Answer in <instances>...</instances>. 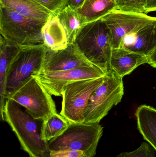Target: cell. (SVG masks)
Returning <instances> with one entry per match:
<instances>
[{"instance_id": "obj_1", "label": "cell", "mask_w": 156, "mask_h": 157, "mask_svg": "<svg viewBox=\"0 0 156 157\" xmlns=\"http://www.w3.org/2000/svg\"><path fill=\"white\" fill-rule=\"evenodd\" d=\"M1 120L6 122L29 157H50L48 142L41 137L37 120L13 100H5Z\"/></svg>"}, {"instance_id": "obj_20", "label": "cell", "mask_w": 156, "mask_h": 157, "mask_svg": "<svg viewBox=\"0 0 156 157\" xmlns=\"http://www.w3.org/2000/svg\"><path fill=\"white\" fill-rule=\"evenodd\" d=\"M57 16L66 29L69 44H73L78 32L82 26L76 11L67 6Z\"/></svg>"}, {"instance_id": "obj_7", "label": "cell", "mask_w": 156, "mask_h": 157, "mask_svg": "<svg viewBox=\"0 0 156 157\" xmlns=\"http://www.w3.org/2000/svg\"><path fill=\"white\" fill-rule=\"evenodd\" d=\"M7 99L24 107L38 121L43 122L57 113L52 96L33 76Z\"/></svg>"}, {"instance_id": "obj_27", "label": "cell", "mask_w": 156, "mask_h": 157, "mask_svg": "<svg viewBox=\"0 0 156 157\" xmlns=\"http://www.w3.org/2000/svg\"><path fill=\"white\" fill-rule=\"evenodd\" d=\"M152 67L156 69V48L154 52L148 57V63Z\"/></svg>"}, {"instance_id": "obj_16", "label": "cell", "mask_w": 156, "mask_h": 157, "mask_svg": "<svg viewBox=\"0 0 156 157\" xmlns=\"http://www.w3.org/2000/svg\"><path fill=\"white\" fill-rule=\"evenodd\" d=\"M0 6L22 15L47 22L51 13L33 0H0Z\"/></svg>"}, {"instance_id": "obj_6", "label": "cell", "mask_w": 156, "mask_h": 157, "mask_svg": "<svg viewBox=\"0 0 156 157\" xmlns=\"http://www.w3.org/2000/svg\"><path fill=\"white\" fill-rule=\"evenodd\" d=\"M103 133L99 123H70L62 134L48 142L49 147L50 151L76 150L94 157Z\"/></svg>"}, {"instance_id": "obj_25", "label": "cell", "mask_w": 156, "mask_h": 157, "mask_svg": "<svg viewBox=\"0 0 156 157\" xmlns=\"http://www.w3.org/2000/svg\"><path fill=\"white\" fill-rule=\"evenodd\" d=\"M85 0H68V4L71 9L76 10L80 8L84 3Z\"/></svg>"}, {"instance_id": "obj_15", "label": "cell", "mask_w": 156, "mask_h": 157, "mask_svg": "<svg viewBox=\"0 0 156 157\" xmlns=\"http://www.w3.org/2000/svg\"><path fill=\"white\" fill-rule=\"evenodd\" d=\"M115 10L114 0H85L83 5L75 11L83 25L101 19Z\"/></svg>"}, {"instance_id": "obj_3", "label": "cell", "mask_w": 156, "mask_h": 157, "mask_svg": "<svg viewBox=\"0 0 156 157\" xmlns=\"http://www.w3.org/2000/svg\"><path fill=\"white\" fill-rule=\"evenodd\" d=\"M46 22L0 6L1 36L18 47L44 44L42 29Z\"/></svg>"}, {"instance_id": "obj_13", "label": "cell", "mask_w": 156, "mask_h": 157, "mask_svg": "<svg viewBox=\"0 0 156 157\" xmlns=\"http://www.w3.org/2000/svg\"><path fill=\"white\" fill-rule=\"evenodd\" d=\"M148 63V58L123 48L113 49L110 61L111 70L123 78L140 65Z\"/></svg>"}, {"instance_id": "obj_17", "label": "cell", "mask_w": 156, "mask_h": 157, "mask_svg": "<svg viewBox=\"0 0 156 157\" xmlns=\"http://www.w3.org/2000/svg\"><path fill=\"white\" fill-rule=\"evenodd\" d=\"M135 115L139 132L156 151V109L148 105H141Z\"/></svg>"}, {"instance_id": "obj_8", "label": "cell", "mask_w": 156, "mask_h": 157, "mask_svg": "<svg viewBox=\"0 0 156 157\" xmlns=\"http://www.w3.org/2000/svg\"><path fill=\"white\" fill-rule=\"evenodd\" d=\"M105 77L80 80L66 86L62 91L60 114L70 123H84V110L90 96Z\"/></svg>"}, {"instance_id": "obj_5", "label": "cell", "mask_w": 156, "mask_h": 157, "mask_svg": "<svg viewBox=\"0 0 156 157\" xmlns=\"http://www.w3.org/2000/svg\"><path fill=\"white\" fill-rule=\"evenodd\" d=\"M122 78L113 70L90 96L84 110V123H100L110 110L120 103L124 94Z\"/></svg>"}, {"instance_id": "obj_14", "label": "cell", "mask_w": 156, "mask_h": 157, "mask_svg": "<svg viewBox=\"0 0 156 157\" xmlns=\"http://www.w3.org/2000/svg\"><path fill=\"white\" fill-rule=\"evenodd\" d=\"M44 44L50 50H62L68 45L66 29L57 15L52 14L42 29Z\"/></svg>"}, {"instance_id": "obj_21", "label": "cell", "mask_w": 156, "mask_h": 157, "mask_svg": "<svg viewBox=\"0 0 156 157\" xmlns=\"http://www.w3.org/2000/svg\"><path fill=\"white\" fill-rule=\"evenodd\" d=\"M116 10L127 13H145L147 0H114Z\"/></svg>"}, {"instance_id": "obj_10", "label": "cell", "mask_w": 156, "mask_h": 157, "mask_svg": "<svg viewBox=\"0 0 156 157\" xmlns=\"http://www.w3.org/2000/svg\"><path fill=\"white\" fill-rule=\"evenodd\" d=\"M109 28L113 49L122 47L127 35L156 21V17L145 13H127L115 10L102 18Z\"/></svg>"}, {"instance_id": "obj_2", "label": "cell", "mask_w": 156, "mask_h": 157, "mask_svg": "<svg viewBox=\"0 0 156 157\" xmlns=\"http://www.w3.org/2000/svg\"><path fill=\"white\" fill-rule=\"evenodd\" d=\"M74 44L91 63L105 74L111 71L113 48L110 30L102 19L83 25L76 36Z\"/></svg>"}, {"instance_id": "obj_12", "label": "cell", "mask_w": 156, "mask_h": 157, "mask_svg": "<svg viewBox=\"0 0 156 157\" xmlns=\"http://www.w3.org/2000/svg\"><path fill=\"white\" fill-rule=\"evenodd\" d=\"M122 47L148 58L156 48V21L127 35Z\"/></svg>"}, {"instance_id": "obj_11", "label": "cell", "mask_w": 156, "mask_h": 157, "mask_svg": "<svg viewBox=\"0 0 156 157\" xmlns=\"http://www.w3.org/2000/svg\"><path fill=\"white\" fill-rule=\"evenodd\" d=\"M93 65H94L86 59L74 43L69 44L62 50H47L40 74L62 71Z\"/></svg>"}, {"instance_id": "obj_26", "label": "cell", "mask_w": 156, "mask_h": 157, "mask_svg": "<svg viewBox=\"0 0 156 157\" xmlns=\"http://www.w3.org/2000/svg\"><path fill=\"white\" fill-rule=\"evenodd\" d=\"M154 11H156V0H147L146 10L145 13Z\"/></svg>"}, {"instance_id": "obj_23", "label": "cell", "mask_w": 156, "mask_h": 157, "mask_svg": "<svg viewBox=\"0 0 156 157\" xmlns=\"http://www.w3.org/2000/svg\"><path fill=\"white\" fill-rule=\"evenodd\" d=\"M116 157H156L155 150L149 143L144 142L136 150L122 153Z\"/></svg>"}, {"instance_id": "obj_4", "label": "cell", "mask_w": 156, "mask_h": 157, "mask_svg": "<svg viewBox=\"0 0 156 157\" xmlns=\"http://www.w3.org/2000/svg\"><path fill=\"white\" fill-rule=\"evenodd\" d=\"M47 50L44 44L20 47L10 64L7 73L6 99L32 76L40 74Z\"/></svg>"}, {"instance_id": "obj_9", "label": "cell", "mask_w": 156, "mask_h": 157, "mask_svg": "<svg viewBox=\"0 0 156 157\" xmlns=\"http://www.w3.org/2000/svg\"><path fill=\"white\" fill-rule=\"evenodd\" d=\"M102 70L95 65L80 67L62 71L45 73L33 75L51 96L60 97L63 88L76 81L101 78L105 76Z\"/></svg>"}, {"instance_id": "obj_22", "label": "cell", "mask_w": 156, "mask_h": 157, "mask_svg": "<svg viewBox=\"0 0 156 157\" xmlns=\"http://www.w3.org/2000/svg\"><path fill=\"white\" fill-rule=\"evenodd\" d=\"M48 10L52 14L58 15L68 4V0H33Z\"/></svg>"}, {"instance_id": "obj_18", "label": "cell", "mask_w": 156, "mask_h": 157, "mask_svg": "<svg viewBox=\"0 0 156 157\" xmlns=\"http://www.w3.org/2000/svg\"><path fill=\"white\" fill-rule=\"evenodd\" d=\"M20 47L0 37V110L2 112L5 99L6 77L9 66Z\"/></svg>"}, {"instance_id": "obj_24", "label": "cell", "mask_w": 156, "mask_h": 157, "mask_svg": "<svg viewBox=\"0 0 156 157\" xmlns=\"http://www.w3.org/2000/svg\"><path fill=\"white\" fill-rule=\"evenodd\" d=\"M50 157H89L84 152L76 150L50 151Z\"/></svg>"}, {"instance_id": "obj_19", "label": "cell", "mask_w": 156, "mask_h": 157, "mask_svg": "<svg viewBox=\"0 0 156 157\" xmlns=\"http://www.w3.org/2000/svg\"><path fill=\"white\" fill-rule=\"evenodd\" d=\"M69 124L70 123L60 113H54L42 122L40 128L41 137L49 142L62 134Z\"/></svg>"}]
</instances>
